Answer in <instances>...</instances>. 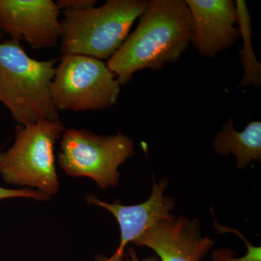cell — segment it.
Here are the masks:
<instances>
[{
    "label": "cell",
    "mask_w": 261,
    "mask_h": 261,
    "mask_svg": "<svg viewBox=\"0 0 261 261\" xmlns=\"http://www.w3.org/2000/svg\"><path fill=\"white\" fill-rule=\"evenodd\" d=\"M191 13L183 0H151L135 32L109 60L108 68L120 85L135 72L157 70L177 61L192 41Z\"/></svg>",
    "instance_id": "6da1fadb"
},
{
    "label": "cell",
    "mask_w": 261,
    "mask_h": 261,
    "mask_svg": "<svg viewBox=\"0 0 261 261\" xmlns=\"http://www.w3.org/2000/svg\"><path fill=\"white\" fill-rule=\"evenodd\" d=\"M56 63L33 59L18 41L0 42V103L18 125L60 119L50 90Z\"/></svg>",
    "instance_id": "7a4b0ae2"
},
{
    "label": "cell",
    "mask_w": 261,
    "mask_h": 261,
    "mask_svg": "<svg viewBox=\"0 0 261 261\" xmlns=\"http://www.w3.org/2000/svg\"><path fill=\"white\" fill-rule=\"evenodd\" d=\"M145 0H108L102 6L63 11L62 55L109 60L147 8Z\"/></svg>",
    "instance_id": "3957f363"
},
{
    "label": "cell",
    "mask_w": 261,
    "mask_h": 261,
    "mask_svg": "<svg viewBox=\"0 0 261 261\" xmlns=\"http://www.w3.org/2000/svg\"><path fill=\"white\" fill-rule=\"evenodd\" d=\"M65 130L61 120L41 118L31 124L18 125L15 142L0 152V175L8 185L27 187L50 196L56 195L58 179L55 146Z\"/></svg>",
    "instance_id": "277c9868"
},
{
    "label": "cell",
    "mask_w": 261,
    "mask_h": 261,
    "mask_svg": "<svg viewBox=\"0 0 261 261\" xmlns=\"http://www.w3.org/2000/svg\"><path fill=\"white\" fill-rule=\"evenodd\" d=\"M60 142L57 160L64 172L72 177L92 178L102 189L118 185V168L135 154L134 141L121 133L102 136L69 128Z\"/></svg>",
    "instance_id": "5b68a950"
},
{
    "label": "cell",
    "mask_w": 261,
    "mask_h": 261,
    "mask_svg": "<svg viewBox=\"0 0 261 261\" xmlns=\"http://www.w3.org/2000/svg\"><path fill=\"white\" fill-rule=\"evenodd\" d=\"M120 84L100 60L79 55H63L51 84L57 111H100L116 104Z\"/></svg>",
    "instance_id": "8992f818"
},
{
    "label": "cell",
    "mask_w": 261,
    "mask_h": 261,
    "mask_svg": "<svg viewBox=\"0 0 261 261\" xmlns=\"http://www.w3.org/2000/svg\"><path fill=\"white\" fill-rule=\"evenodd\" d=\"M60 10L51 0H0V29L33 49L53 47L61 37Z\"/></svg>",
    "instance_id": "52a82bcc"
},
{
    "label": "cell",
    "mask_w": 261,
    "mask_h": 261,
    "mask_svg": "<svg viewBox=\"0 0 261 261\" xmlns=\"http://www.w3.org/2000/svg\"><path fill=\"white\" fill-rule=\"evenodd\" d=\"M132 244L148 247L161 261H202L214 246V240L202 236L199 219L185 216L161 220Z\"/></svg>",
    "instance_id": "ba28073f"
},
{
    "label": "cell",
    "mask_w": 261,
    "mask_h": 261,
    "mask_svg": "<svg viewBox=\"0 0 261 261\" xmlns=\"http://www.w3.org/2000/svg\"><path fill=\"white\" fill-rule=\"evenodd\" d=\"M192 20V41L201 56L214 58L240 37L236 4L231 0H187Z\"/></svg>",
    "instance_id": "9c48e42d"
},
{
    "label": "cell",
    "mask_w": 261,
    "mask_h": 261,
    "mask_svg": "<svg viewBox=\"0 0 261 261\" xmlns=\"http://www.w3.org/2000/svg\"><path fill=\"white\" fill-rule=\"evenodd\" d=\"M168 186L167 178L157 183L152 177L150 197L138 205H122L118 200L108 203L99 200L94 194H87L85 202L106 209L115 216L121 232V243L116 250L123 252L126 251L127 245L133 243L146 229L161 220L173 217L171 212L175 207V201L172 197L164 195Z\"/></svg>",
    "instance_id": "30bf717a"
},
{
    "label": "cell",
    "mask_w": 261,
    "mask_h": 261,
    "mask_svg": "<svg viewBox=\"0 0 261 261\" xmlns=\"http://www.w3.org/2000/svg\"><path fill=\"white\" fill-rule=\"evenodd\" d=\"M215 152L221 155L233 154L238 159V168L247 167L253 160H261V123L251 121L243 132L233 126V119L223 126L214 140Z\"/></svg>",
    "instance_id": "8fae6325"
},
{
    "label": "cell",
    "mask_w": 261,
    "mask_h": 261,
    "mask_svg": "<svg viewBox=\"0 0 261 261\" xmlns=\"http://www.w3.org/2000/svg\"><path fill=\"white\" fill-rule=\"evenodd\" d=\"M236 4L238 13V23L240 25V36L243 37L244 45L240 51V58L245 68L242 85L247 87L253 85L258 87L261 83V65L257 61L251 44L252 34L250 25V15L249 13L246 2L238 0Z\"/></svg>",
    "instance_id": "7c38bea8"
},
{
    "label": "cell",
    "mask_w": 261,
    "mask_h": 261,
    "mask_svg": "<svg viewBox=\"0 0 261 261\" xmlns=\"http://www.w3.org/2000/svg\"><path fill=\"white\" fill-rule=\"evenodd\" d=\"M214 226L215 229L219 233L230 232L238 235L239 238L242 239L244 243L246 245L247 252L244 256L237 257H234L236 253L231 249H216V250H213L212 253H211V261H261L260 246L252 245L238 229L222 226V225L217 223L215 219H214Z\"/></svg>",
    "instance_id": "4fadbf2b"
},
{
    "label": "cell",
    "mask_w": 261,
    "mask_h": 261,
    "mask_svg": "<svg viewBox=\"0 0 261 261\" xmlns=\"http://www.w3.org/2000/svg\"><path fill=\"white\" fill-rule=\"evenodd\" d=\"M15 197H23V198L34 199L41 202H45L51 198L50 196L46 195L38 190L25 188L22 190H11L0 187V200Z\"/></svg>",
    "instance_id": "5bb4252c"
},
{
    "label": "cell",
    "mask_w": 261,
    "mask_h": 261,
    "mask_svg": "<svg viewBox=\"0 0 261 261\" xmlns=\"http://www.w3.org/2000/svg\"><path fill=\"white\" fill-rule=\"evenodd\" d=\"M57 6L60 10H81L94 8L97 5L96 0H58Z\"/></svg>",
    "instance_id": "9a60e30c"
},
{
    "label": "cell",
    "mask_w": 261,
    "mask_h": 261,
    "mask_svg": "<svg viewBox=\"0 0 261 261\" xmlns=\"http://www.w3.org/2000/svg\"><path fill=\"white\" fill-rule=\"evenodd\" d=\"M125 260L126 261H161L156 255H151L144 257L143 259L139 258L137 252L136 251L135 247L134 245H130L128 247L126 254H125Z\"/></svg>",
    "instance_id": "2e32d148"
},
{
    "label": "cell",
    "mask_w": 261,
    "mask_h": 261,
    "mask_svg": "<svg viewBox=\"0 0 261 261\" xmlns=\"http://www.w3.org/2000/svg\"><path fill=\"white\" fill-rule=\"evenodd\" d=\"M125 254L126 251L121 252L116 250L112 256L106 257L104 255H99L96 261H124Z\"/></svg>",
    "instance_id": "e0dca14e"
},
{
    "label": "cell",
    "mask_w": 261,
    "mask_h": 261,
    "mask_svg": "<svg viewBox=\"0 0 261 261\" xmlns=\"http://www.w3.org/2000/svg\"><path fill=\"white\" fill-rule=\"evenodd\" d=\"M3 36V32H2L1 29H0V38Z\"/></svg>",
    "instance_id": "ac0fdd59"
}]
</instances>
